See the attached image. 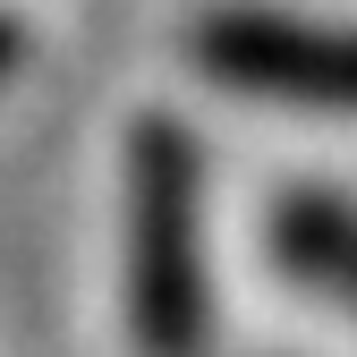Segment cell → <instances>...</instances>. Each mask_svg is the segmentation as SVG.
Wrapping results in <instances>:
<instances>
[{
  "label": "cell",
  "mask_w": 357,
  "mask_h": 357,
  "mask_svg": "<svg viewBox=\"0 0 357 357\" xmlns=\"http://www.w3.org/2000/svg\"><path fill=\"white\" fill-rule=\"evenodd\" d=\"M128 332L145 357H204L213 340L204 145L170 111L128 128Z\"/></svg>",
  "instance_id": "1"
},
{
  "label": "cell",
  "mask_w": 357,
  "mask_h": 357,
  "mask_svg": "<svg viewBox=\"0 0 357 357\" xmlns=\"http://www.w3.org/2000/svg\"><path fill=\"white\" fill-rule=\"evenodd\" d=\"M188 52L213 85L298 111H357V26H315L289 9H204Z\"/></svg>",
  "instance_id": "2"
},
{
  "label": "cell",
  "mask_w": 357,
  "mask_h": 357,
  "mask_svg": "<svg viewBox=\"0 0 357 357\" xmlns=\"http://www.w3.org/2000/svg\"><path fill=\"white\" fill-rule=\"evenodd\" d=\"M273 255L289 264V281L357 315V204L332 188H289L273 204Z\"/></svg>",
  "instance_id": "3"
},
{
  "label": "cell",
  "mask_w": 357,
  "mask_h": 357,
  "mask_svg": "<svg viewBox=\"0 0 357 357\" xmlns=\"http://www.w3.org/2000/svg\"><path fill=\"white\" fill-rule=\"evenodd\" d=\"M17 60H26V34H17V17H0V85L17 77Z\"/></svg>",
  "instance_id": "4"
}]
</instances>
